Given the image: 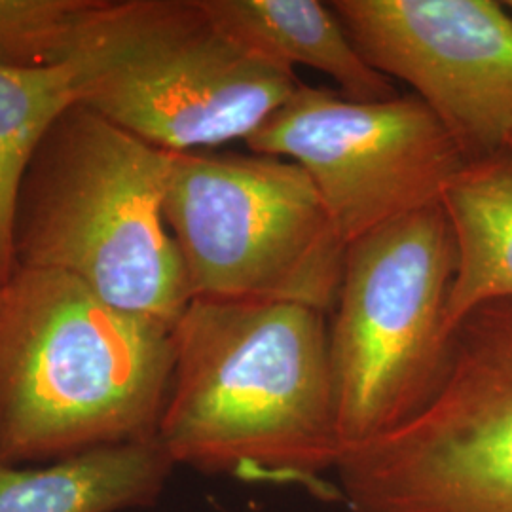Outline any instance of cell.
Instances as JSON below:
<instances>
[{
    "label": "cell",
    "instance_id": "obj_1",
    "mask_svg": "<svg viewBox=\"0 0 512 512\" xmlns=\"http://www.w3.org/2000/svg\"><path fill=\"white\" fill-rule=\"evenodd\" d=\"M173 348L158 439L177 467L325 494L344 450L327 313L192 298Z\"/></svg>",
    "mask_w": 512,
    "mask_h": 512
},
{
    "label": "cell",
    "instance_id": "obj_2",
    "mask_svg": "<svg viewBox=\"0 0 512 512\" xmlns=\"http://www.w3.org/2000/svg\"><path fill=\"white\" fill-rule=\"evenodd\" d=\"M173 361V329L71 275L16 268L0 283V463L158 437Z\"/></svg>",
    "mask_w": 512,
    "mask_h": 512
},
{
    "label": "cell",
    "instance_id": "obj_3",
    "mask_svg": "<svg viewBox=\"0 0 512 512\" xmlns=\"http://www.w3.org/2000/svg\"><path fill=\"white\" fill-rule=\"evenodd\" d=\"M173 156L84 105L59 114L19 181L16 268L71 275L175 329L192 294L165 220Z\"/></svg>",
    "mask_w": 512,
    "mask_h": 512
},
{
    "label": "cell",
    "instance_id": "obj_4",
    "mask_svg": "<svg viewBox=\"0 0 512 512\" xmlns=\"http://www.w3.org/2000/svg\"><path fill=\"white\" fill-rule=\"evenodd\" d=\"M73 61L78 105L175 154L245 143L302 84L203 0H109Z\"/></svg>",
    "mask_w": 512,
    "mask_h": 512
},
{
    "label": "cell",
    "instance_id": "obj_5",
    "mask_svg": "<svg viewBox=\"0 0 512 512\" xmlns=\"http://www.w3.org/2000/svg\"><path fill=\"white\" fill-rule=\"evenodd\" d=\"M336 475L353 512H512V298L459 321L420 406Z\"/></svg>",
    "mask_w": 512,
    "mask_h": 512
},
{
    "label": "cell",
    "instance_id": "obj_6",
    "mask_svg": "<svg viewBox=\"0 0 512 512\" xmlns=\"http://www.w3.org/2000/svg\"><path fill=\"white\" fill-rule=\"evenodd\" d=\"M164 211L192 298L334 310L348 243L300 165L175 154Z\"/></svg>",
    "mask_w": 512,
    "mask_h": 512
},
{
    "label": "cell",
    "instance_id": "obj_7",
    "mask_svg": "<svg viewBox=\"0 0 512 512\" xmlns=\"http://www.w3.org/2000/svg\"><path fill=\"white\" fill-rule=\"evenodd\" d=\"M456 243L442 203L348 245L330 327L344 448L384 435L425 399L448 344Z\"/></svg>",
    "mask_w": 512,
    "mask_h": 512
},
{
    "label": "cell",
    "instance_id": "obj_8",
    "mask_svg": "<svg viewBox=\"0 0 512 512\" xmlns=\"http://www.w3.org/2000/svg\"><path fill=\"white\" fill-rule=\"evenodd\" d=\"M300 165L346 243L439 203L467 160L416 95L353 101L300 84L245 141Z\"/></svg>",
    "mask_w": 512,
    "mask_h": 512
},
{
    "label": "cell",
    "instance_id": "obj_9",
    "mask_svg": "<svg viewBox=\"0 0 512 512\" xmlns=\"http://www.w3.org/2000/svg\"><path fill=\"white\" fill-rule=\"evenodd\" d=\"M366 61L403 80L467 162L512 147V14L494 0H332Z\"/></svg>",
    "mask_w": 512,
    "mask_h": 512
},
{
    "label": "cell",
    "instance_id": "obj_10",
    "mask_svg": "<svg viewBox=\"0 0 512 512\" xmlns=\"http://www.w3.org/2000/svg\"><path fill=\"white\" fill-rule=\"evenodd\" d=\"M158 437L42 465L0 463V512H126L158 501L175 471Z\"/></svg>",
    "mask_w": 512,
    "mask_h": 512
},
{
    "label": "cell",
    "instance_id": "obj_11",
    "mask_svg": "<svg viewBox=\"0 0 512 512\" xmlns=\"http://www.w3.org/2000/svg\"><path fill=\"white\" fill-rule=\"evenodd\" d=\"M230 35L277 65H306L327 74L353 101H387L399 92L349 38L329 2L317 0H203Z\"/></svg>",
    "mask_w": 512,
    "mask_h": 512
},
{
    "label": "cell",
    "instance_id": "obj_12",
    "mask_svg": "<svg viewBox=\"0 0 512 512\" xmlns=\"http://www.w3.org/2000/svg\"><path fill=\"white\" fill-rule=\"evenodd\" d=\"M440 203L456 243L446 306L450 336L471 311L512 298V147L467 162Z\"/></svg>",
    "mask_w": 512,
    "mask_h": 512
},
{
    "label": "cell",
    "instance_id": "obj_13",
    "mask_svg": "<svg viewBox=\"0 0 512 512\" xmlns=\"http://www.w3.org/2000/svg\"><path fill=\"white\" fill-rule=\"evenodd\" d=\"M78 84L76 61L42 71L0 65V283L16 272L14 213L21 175L57 116L78 103Z\"/></svg>",
    "mask_w": 512,
    "mask_h": 512
},
{
    "label": "cell",
    "instance_id": "obj_14",
    "mask_svg": "<svg viewBox=\"0 0 512 512\" xmlns=\"http://www.w3.org/2000/svg\"><path fill=\"white\" fill-rule=\"evenodd\" d=\"M109 0H0V65L42 71L71 63Z\"/></svg>",
    "mask_w": 512,
    "mask_h": 512
},
{
    "label": "cell",
    "instance_id": "obj_15",
    "mask_svg": "<svg viewBox=\"0 0 512 512\" xmlns=\"http://www.w3.org/2000/svg\"><path fill=\"white\" fill-rule=\"evenodd\" d=\"M505 6H507V10L511 12L512 14V0H509V2H505Z\"/></svg>",
    "mask_w": 512,
    "mask_h": 512
}]
</instances>
